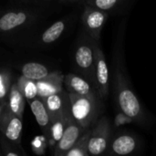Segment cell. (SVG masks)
<instances>
[{"instance_id": "9c48e42d", "label": "cell", "mask_w": 156, "mask_h": 156, "mask_svg": "<svg viewBox=\"0 0 156 156\" xmlns=\"http://www.w3.org/2000/svg\"><path fill=\"white\" fill-rule=\"evenodd\" d=\"M85 131L86 130H84L71 116L69 120L62 137L54 147L53 154L55 156H64Z\"/></svg>"}, {"instance_id": "ac0fdd59", "label": "cell", "mask_w": 156, "mask_h": 156, "mask_svg": "<svg viewBox=\"0 0 156 156\" xmlns=\"http://www.w3.org/2000/svg\"><path fill=\"white\" fill-rule=\"evenodd\" d=\"M20 70L22 76L36 81L45 79L51 73L46 66L37 62H27L21 67Z\"/></svg>"}, {"instance_id": "7c38bea8", "label": "cell", "mask_w": 156, "mask_h": 156, "mask_svg": "<svg viewBox=\"0 0 156 156\" xmlns=\"http://www.w3.org/2000/svg\"><path fill=\"white\" fill-rule=\"evenodd\" d=\"M31 18V14L27 11H8L0 16V32H12L27 24Z\"/></svg>"}, {"instance_id": "4316f807", "label": "cell", "mask_w": 156, "mask_h": 156, "mask_svg": "<svg viewBox=\"0 0 156 156\" xmlns=\"http://www.w3.org/2000/svg\"><path fill=\"white\" fill-rule=\"evenodd\" d=\"M69 1H75V0H69Z\"/></svg>"}, {"instance_id": "ffe728a7", "label": "cell", "mask_w": 156, "mask_h": 156, "mask_svg": "<svg viewBox=\"0 0 156 156\" xmlns=\"http://www.w3.org/2000/svg\"><path fill=\"white\" fill-rule=\"evenodd\" d=\"M91 129L92 128L86 130L78 139V141L74 144V145L64 154V156H89L88 144Z\"/></svg>"}, {"instance_id": "52a82bcc", "label": "cell", "mask_w": 156, "mask_h": 156, "mask_svg": "<svg viewBox=\"0 0 156 156\" xmlns=\"http://www.w3.org/2000/svg\"><path fill=\"white\" fill-rule=\"evenodd\" d=\"M22 118L11 113L5 106V111L0 118V132L2 137L16 146H20L23 122Z\"/></svg>"}, {"instance_id": "8992f818", "label": "cell", "mask_w": 156, "mask_h": 156, "mask_svg": "<svg viewBox=\"0 0 156 156\" xmlns=\"http://www.w3.org/2000/svg\"><path fill=\"white\" fill-rule=\"evenodd\" d=\"M110 14L93 7L89 5H85L81 21L85 33L96 41H100L101 31L109 18Z\"/></svg>"}, {"instance_id": "277c9868", "label": "cell", "mask_w": 156, "mask_h": 156, "mask_svg": "<svg viewBox=\"0 0 156 156\" xmlns=\"http://www.w3.org/2000/svg\"><path fill=\"white\" fill-rule=\"evenodd\" d=\"M112 124L106 116H101L91 129L88 144L89 155H101L104 154L112 139Z\"/></svg>"}, {"instance_id": "9a60e30c", "label": "cell", "mask_w": 156, "mask_h": 156, "mask_svg": "<svg viewBox=\"0 0 156 156\" xmlns=\"http://www.w3.org/2000/svg\"><path fill=\"white\" fill-rule=\"evenodd\" d=\"M28 103L30 105L31 112H32L37 124L43 130L44 135L47 137V135L48 133L49 127H50L51 119H50V115H49L43 101L39 97H37V98L33 99L32 101H30Z\"/></svg>"}, {"instance_id": "603a6c76", "label": "cell", "mask_w": 156, "mask_h": 156, "mask_svg": "<svg viewBox=\"0 0 156 156\" xmlns=\"http://www.w3.org/2000/svg\"><path fill=\"white\" fill-rule=\"evenodd\" d=\"M0 144H1L3 155L18 156L21 155V154H23V152H21V147L14 145L13 144L5 140L3 137L0 138Z\"/></svg>"}, {"instance_id": "e0dca14e", "label": "cell", "mask_w": 156, "mask_h": 156, "mask_svg": "<svg viewBox=\"0 0 156 156\" xmlns=\"http://www.w3.org/2000/svg\"><path fill=\"white\" fill-rule=\"evenodd\" d=\"M134 0H87L86 5H91L107 13H122Z\"/></svg>"}, {"instance_id": "7402d4cb", "label": "cell", "mask_w": 156, "mask_h": 156, "mask_svg": "<svg viewBox=\"0 0 156 156\" xmlns=\"http://www.w3.org/2000/svg\"><path fill=\"white\" fill-rule=\"evenodd\" d=\"M12 83L11 72L6 69H0V101L5 106L7 102Z\"/></svg>"}, {"instance_id": "cb8c5ba5", "label": "cell", "mask_w": 156, "mask_h": 156, "mask_svg": "<svg viewBox=\"0 0 156 156\" xmlns=\"http://www.w3.org/2000/svg\"><path fill=\"white\" fill-rule=\"evenodd\" d=\"M48 145V140L45 135H39L35 137L31 142L32 151L38 155H42L45 154L46 148Z\"/></svg>"}, {"instance_id": "d4e9b609", "label": "cell", "mask_w": 156, "mask_h": 156, "mask_svg": "<svg viewBox=\"0 0 156 156\" xmlns=\"http://www.w3.org/2000/svg\"><path fill=\"white\" fill-rule=\"evenodd\" d=\"M132 122H133V120L129 115H127L126 113H124L122 111H118V112L116 113V115L114 117L113 125L115 128H119V127H122V125L130 124Z\"/></svg>"}, {"instance_id": "44dd1931", "label": "cell", "mask_w": 156, "mask_h": 156, "mask_svg": "<svg viewBox=\"0 0 156 156\" xmlns=\"http://www.w3.org/2000/svg\"><path fill=\"white\" fill-rule=\"evenodd\" d=\"M16 83L27 102L37 97V86L36 80H32L24 76H21L16 80Z\"/></svg>"}, {"instance_id": "5bb4252c", "label": "cell", "mask_w": 156, "mask_h": 156, "mask_svg": "<svg viewBox=\"0 0 156 156\" xmlns=\"http://www.w3.org/2000/svg\"><path fill=\"white\" fill-rule=\"evenodd\" d=\"M70 117H71V113H70V110H69L51 121L48 133L47 135L48 145H49L53 148L55 147L57 143L62 137L63 133L67 127V124H68Z\"/></svg>"}, {"instance_id": "5b68a950", "label": "cell", "mask_w": 156, "mask_h": 156, "mask_svg": "<svg viewBox=\"0 0 156 156\" xmlns=\"http://www.w3.org/2000/svg\"><path fill=\"white\" fill-rule=\"evenodd\" d=\"M92 39V38H91ZM94 48V77L95 88L100 98L106 101L110 92V74L104 53L99 44V41L92 39Z\"/></svg>"}, {"instance_id": "2e32d148", "label": "cell", "mask_w": 156, "mask_h": 156, "mask_svg": "<svg viewBox=\"0 0 156 156\" xmlns=\"http://www.w3.org/2000/svg\"><path fill=\"white\" fill-rule=\"evenodd\" d=\"M26 98L19 89L16 82H13L9 90L8 99L6 102V107L9 112L23 119V114L25 111Z\"/></svg>"}, {"instance_id": "30bf717a", "label": "cell", "mask_w": 156, "mask_h": 156, "mask_svg": "<svg viewBox=\"0 0 156 156\" xmlns=\"http://www.w3.org/2000/svg\"><path fill=\"white\" fill-rule=\"evenodd\" d=\"M41 100L50 115L51 121L70 110L69 92L65 90L60 92L48 95Z\"/></svg>"}, {"instance_id": "ba28073f", "label": "cell", "mask_w": 156, "mask_h": 156, "mask_svg": "<svg viewBox=\"0 0 156 156\" xmlns=\"http://www.w3.org/2000/svg\"><path fill=\"white\" fill-rule=\"evenodd\" d=\"M139 147L137 137L130 133L122 132L112 136L107 154L109 155H129L133 154Z\"/></svg>"}, {"instance_id": "6da1fadb", "label": "cell", "mask_w": 156, "mask_h": 156, "mask_svg": "<svg viewBox=\"0 0 156 156\" xmlns=\"http://www.w3.org/2000/svg\"><path fill=\"white\" fill-rule=\"evenodd\" d=\"M124 23L120 26L112 56V95L118 111L129 115L133 122L145 126L149 120L143 103L136 95L124 64Z\"/></svg>"}, {"instance_id": "484cf974", "label": "cell", "mask_w": 156, "mask_h": 156, "mask_svg": "<svg viewBox=\"0 0 156 156\" xmlns=\"http://www.w3.org/2000/svg\"><path fill=\"white\" fill-rule=\"evenodd\" d=\"M5 106H6V105H5ZM5 106L3 105V104L1 103V101H0V118H1V116H2V114H3V112H4V111H5Z\"/></svg>"}, {"instance_id": "d6986e66", "label": "cell", "mask_w": 156, "mask_h": 156, "mask_svg": "<svg viewBox=\"0 0 156 156\" xmlns=\"http://www.w3.org/2000/svg\"><path fill=\"white\" fill-rule=\"evenodd\" d=\"M66 28L65 20H58L53 23L49 27H48L41 36V42L43 44H51L58 40L63 34Z\"/></svg>"}, {"instance_id": "8fae6325", "label": "cell", "mask_w": 156, "mask_h": 156, "mask_svg": "<svg viewBox=\"0 0 156 156\" xmlns=\"http://www.w3.org/2000/svg\"><path fill=\"white\" fill-rule=\"evenodd\" d=\"M64 76L60 71L51 72L48 77L37 81V97L43 99L48 95L62 91L64 86Z\"/></svg>"}, {"instance_id": "3957f363", "label": "cell", "mask_w": 156, "mask_h": 156, "mask_svg": "<svg viewBox=\"0 0 156 156\" xmlns=\"http://www.w3.org/2000/svg\"><path fill=\"white\" fill-rule=\"evenodd\" d=\"M74 61L78 70L80 72L82 77L88 80L95 88L94 48L91 37H90L86 33L76 48L74 54Z\"/></svg>"}, {"instance_id": "4fadbf2b", "label": "cell", "mask_w": 156, "mask_h": 156, "mask_svg": "<svg viewBox=\"0 0 156 156\" xmlns=\"http://www.w3.org/2000/svg\"><path fill=\"white\" fill-rule=\"evenodd\" d=\"M64 86L68 92H72L80 95H99L94 86L84 77L69 73L64 76Z\"/></svg>"}, {"instance_id": "7a4b0ae2", "label": "cell", "mask_w": 156, "mask_h": 156, "mask_svg": "<svg viewBox=\"0 0 156 156\" xmlns=\"http://www.w3.org/2000/svg\"><path fill=\"white\" fill-rule=\"evenodd\" d=\"M72 118L84 129L92 128L104 110V101L99 95H80L69 92Z\"/></svg>"}]
</instances>
